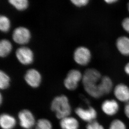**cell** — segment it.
Returning a JSON list of instances; mask_svg holds the SVG:
<instances>
[{
    "label": "cell",
    "mask_w": 129,
    "mask_h": 129,
    "mask_svg": "<svg viewBox=\"0 0 129 129\" xmlns=\"http://www.w3.org/2000/svg\"><path fill=\"white\" fill-rule=\"evenodd\" d=\"M51 109L55 112L56 117L60 119L70 116L72 112L68 98L65 95L55 97L51 102Z\"/></svg>",
    "instance_id": "obj_1"
},
{
    "label": "cell",
    "mask_w": 129,
    "mask_h": 129,
    "mask_svg": "<svg viewBox=\"0 0 129 129\" xmlns=\"http://www.w3.org/2000/svg\"><path fill=\"white\" fill-rule=\"evenodd\" d=\"M101 75L99 71L94 69L86 70L82 76V82L86 92H93L99 89Z\"/></svg>",
    "instance_id": "obj_2"
},
{
    "label": "cell",
    "mask_w": 129,
    "mask_h": 129,
    "mask_svg": "<svg viewBox=\"0 0 129 129\" xmlns=\"http://www.w3.org/2000/svg\"><path fill=\"white\" fill-rule=\"evenodd\" d=\"M82 73L78 70H70L64 79V86L68 90H75L78 86V83L82 79Z\"/></svg>",
    "instance_id": "obj_3"
},
{
    "label": "cell",
    "mask_w": 129,
    "mask_h": 129,
    "mask_svg": "<svg viewBox=\"0 0 129 129\" xmlns=\"http://www.w3.org/2000/svg\"><path fill=\"white\" fill-rule=\"evenodd\" d=\"M18 119L20 125L24 129H31L36 124L33 114L27 109L20 111L18 114Z\"/></svg>",
    "instance_id": "obj_4"
},
{
    "label": "cell",
    "mask_w": 129,
    "mask_h": 129,
    "mask_svg": "<svg viewBox=\"0 0 129 129\" xmlns=\"http://www.w3.org/2000/svg\"><path fill=\"white\" fill-rule=\"evenodd\" d=\"M74 60L78 64L85 66L88 64L91 58V53L87 48L79 46L74 50L73 54Z\"/></svg>",
    "instance_id": "obj_5"
},
{
    "label": "cell",
    "mask_w": 129,
    "mask_h": 129,
    "mask_svg": "<svg viewBox=\"0 0 129 129\" xmlns=\"http://www.w3.org/2000/svg\"><path fill=\"white\" fill-rule=\"evenodd\" d=\"M31 37L30 30L26 27L19 26L14 30L12 35V38L15 43L23 45L29 42Z\"/></svg>",
    "instance_id": "obj_6"
},
{
    "label": "cell",
    "mask_w": 129,
    "mask_h": 129,
    "mask_svg": "<svg viewBox=\"0 0 129 129\" xmlns=\"http://www.w3.org/2000/svg\"><path fill=\"white\" fill-rule=\"evenodd\" d=\"M16 57L21 64H30L34 60V54L30 48L26 46H21L16 50Z\"/></svg>",
    "instance_id": "obj_7"
},
{
    "label": "cell",
    "mask_w": 129,
    "mask_h": 129,
    "mask_svg": "<svg viewBox=\"0 0 129 129\" xmlns=\"http://www.w3.org/2000/svg\"><path fill=\"white\" fill-rule=\"evenodd\" d=\"M75 112L81 119L88 123L95 120L98 116L96 110L91 107L88 108L77 107L75 110Z\"/></svg>",
    "instance_id": "obj_8"
},
{
    "label": "cell",
    "mask_w": 129,
    "mask_h": 129,
    "mask_svg": "<svg viewBox=\"0 0 129 129\" xmlns=\"http://www.w3.org/2000/svg\"><path fill=\"white\" fill-rule=\"evenodd\" d=\"M25 81L29 86L36 88L39 86L42 81V76L39 72L34 69L28 70L24 75Z\"/></svg>",
    "instance_id": "obj_9"
},
{
    "label": "cell",
    "mask_w": 129,
    "mask_h": 129,
    "mask_svg": "<svg viewBox=\"0 0 129 129\" xmlns=\"http://www.w3.org/2000/svg\"><path fill=\"white\" fill-rule=\"evenodd\" d=\"M119 105L114 100H107L101 105V109L104 113L109 116H112L117 113L119 110Z\"/></svg>",
    "instance_id": "obj_10"
},
{
    "label": "cell",
    "mask_w": 129,
    "mask_h": 129,
    "mask_svg": "<svg viewBox=\"0 0 129 129\" xmlns=\"http://www.w3.org/2000/svg\"><path fill=\"white\" fill-rule=\"evenodd\" d=\"M114 92L117 100L126 103L129 102V87L125 84H118L115 88Z\"/></svg>",
    "instance_id": "obj_11"
},
{
    "label": "cell",
    "mask_w": 129,
    "mask_h": 129,
    "mask_svg": "<svg viewBox=\"0 0 129 129\" xmlns=\"http://www.w3.org/2000/svg\"><path fill=\"white\" fill-rule=\"evenodd\" d=\"M16 124L14 117L7 113L1 114L0 117V126L2 129H14Z\"/></svg>",
    "instance_id": "obj_12"
},
{
    "label": "cell",
    "mask_w": 129,
    "mask_h": 129,
    "mask_svg": "<svg viewBox=\"0 0 129 129\" xmlns=\"http://www.w3.org/2000/svg\"><path fill=\"white\" fill-rule=\"evenodd\" d=\"M60 126L62 129H79V124L75 118L69 116L61 119Z\"/></svg>",
    "instance_id": "obj_13"
},
{
    "label": "cell",
    "mask_w": 129,
    "mask_h": 129,
    "mask_svg": "<svg viewBox=\"0 0 129 129\" xmlns=\"http://www.w3.org/2000/svg\"><path fill=\"white\" fill-rule=\"evenodd\" d=\"M117 47L122 55L129 56V38L122 37L118 38L117 41Z\"/></svg>",
    "instance_id": "obj_14"
},
{
    "label": "cell",
    "mask_w": 129,
    "mask_h": 129,
    "mask_svg": "<svg viewBox=\"0 0 129 129\" xmlns=\"http://www.w3.org/2000/svg\"><path fill=\"white\" fill-rule=\"evenodd\" d=\"M100 86L103 95L109 94L113 87L112 81L108 77H103L100 80Z\"/></svg>",
    "instance_id": "obj_15"
},
{
    "label": "cell",
    "mask_w": 129,
    "mask_h": 129,
    "mask_svg": "<svg viewBox=\"0 0 129 129\" xmlns=\"http://www.w3.org/2000/svg\"><path fill=\"white\" fill-rule=\"evenodd\" d=\"M12 49L11 42L8 39H3L0 41V56L5 57L10 54Z\"/></svg>",
    "instance_id": "obj_16"
},
{
    "label": "cell",
    "mask_w": 129,
    "mask_h": 129,
    "mask_svg": "<svg viewBox=\"0 0 129 129\" xmlns=\"http://www.w3.org/2000/svg\"><path fill=\"white\" fill-rule=\"evenodd\" d=\"M9 2L18 11H23L28 7V1L27 0H9Z\"/></svg>",
    "instance_id": "obj_17"
},
{
    "label": "cell",
    "mask_w": 129,
    "mask_h": 129,
    "mask_svg": "<svg viewBox=\"0 0 129 129\" xmlns=\"http://www.w3.org/2000/svg\"><path fill=\"white\" fill-rule=\"evenodd\" d=\"M10 78L5 72L0 71V89H6L10 86Z\"/></svg>",
    "instance_id": "obj_18"
},
{
    "label": "cell",
    "mask_w": 129,
    "mask_h": 129,
    "mask_svg": "<svg viewBox=\"0 0 129 129\" xmlns=\"http://www.w3.org/2000/svg\"><path fill=\"white\" fill-rule=\"evenodd\" d=\"M11 27L10 20L4 15L0 16V30L3 32H7Z\"/></svg>",
    "instance_id": "obj_19"
},
{
    "label": "cell",
    "mask_w": 129,
    "mask_h": 129,
    "mask_svg": "<svg viewBox=\"0 0 129 129\" xmlns=\"http://www.w3.org/2000/svg\"><path fill=\"white\" fill-rule=\"evenodd\" d=\"M35 129H52V125L48 119H40L36 122Z\"/></svg>",
    "instance_id": "obj_20"
},
{
    "label": "cell",
    "mask_w": 129,
    "mask_h": 129,
    "mask_svg": "<svg viewBox=\"0 0 129 129\" xmlns=\"http://www.w3.org/2000/svg\"><path fill=\"white\" fill-rule=\"evenodd\" d=\"M109 129H127V127L122 121L116 119L112 122Z\"/></svg>",
    "instance_id": "obj_21"
},
{
    "label": "cell",
    "mask_w": 129,
    "mask_h": 129,
    "mask_svg": "<svg viewBox=\"0 0 129 129\" xmlns=\"http://www.w3.org/2000/svg\"><path fill=\"white\" fill-rule=\"evenodd\" d=\"M86 129H105V128L98 121L94 120L88 123L86 126Z\"/></svg>",
    "instance_id": "obj_22"
},
{
    "label": "cell",
    "mask_w": 129,
    "mask_h": 129,
    "mask_svg": "<svg viewBox=\"0 0 129 129\" xmlns=\"http://www.w3.org/2000/svg\"><path fill=\"white\" fill-rule=\"evenodd\" d=\"M72 4L79 7L85 6L89 3V0H71Z\"/></svg>",
    "instance_id": "obj_23"
},
{
    "label": "cell",
    "mask_w": 129,
    "mask_h": 129,
    "mask_svg": "<svg viewBox=\"0 0 129 129\" xmlns=\"http://www.w3.org/2000/svg\"><path fill=\"white\" fill-rule=\"evenodd\" d=\"M122 26L124 30L129 33V17L123 20Z\"/></svg>",
    "instance_id": "obj_24"
},
{
    "label": "cell",
    "mask_w": 129,
    "mask_h": 129,
    "mask_svg": "<svg viewBox=\"0 0 129 129\" xmlns=\"http://www.w3.org/2000/svg\"><path fill=\"white\" fill-rule=\"evenodd\" d=\"M124 113L127 118L129 119V102L126 104L124 107Z\"/></svg>",
    "instance_id": "obj_25"
},
{
    "label": "cell",
    "mask_w": 129,
    "mask_h": 129,
    "mask_svg": "<svg viewBox=\"0 0 129 129\" xmlns=\"http://www.w3.org/2000/svg\"><path fill=\"white\" fill-rule=\"evenodd\" d=\"M124 71L127 74L129 75V63H127L124 67Z\"/></svg>",
    "instance_id": "obj_26"
},
{
    "label": "cell",
    "mask_w": 129,
    "mask_h": 129,
    "mask_svg": "<svg viewBox=\"0 0 129 129\" xmlns=\"http://www.w3.org/2000/svg\"><path fill=\"white\" fill-rule=\"evenodd\" d=\"M105 1L107 4H112L116 2L117 1H116V0H106V1Z\"/></svg>",
    "instance_id": "obj_27"
},
{
    "label": "cell",
    "mask_w": 129,
    "mask_h": 129,
    "mask_svg": "<svg viewBox=\"0 0 129 129\" xmlns=\"http://www.w3.org/2000/svg\"><path fill=\"white\" fill-rule=\"evenodd\" d=\"M2 96L1 95H1H0V102H1V104L2 103Z\"/></svg>",
    "instance_id": "obj_28"
},
{
    "label": "cell",
    "mask_w": 129,
    "mask_h": 129,
    "mask_svg": "<svg viewBox=\"0 0 129 129\" xmlns=\"http://www.w3.org/2000/svg\"><path fill=\"white\" fill-rule=\"evenodd\" d=\"M128 11H129V3H128Z\"/></svg>",
    "instance_id": "obj_29"
}]
</instances>
